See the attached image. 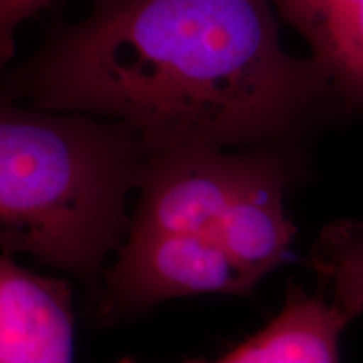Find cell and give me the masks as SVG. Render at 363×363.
Wrapping results in <instances>:
<instances>
[{
  "instance_id": "1",
  "label": "cell",
  "mask_w": 363,
  "mask_h": 363,
  "mask_svg": "<svg viewBox=\"0 0 363 363\" xmlns=\"http://www.w3.org/2000/svg\"><path fill=\"white\" fill-rule=\"evenodd\" d=\"M279 26L272 0H89L0 91L125 125L150 155L305 147L347 113L321 67L286 51Z\"/></svg>"
},
{
  "instance_id": "2",
  "label": "cell",
  "mask_w": 363,
  "mask_h": 363,
  "mask_svg": "<svg viewBox=\"0 0 363 363\" xmlns=\"http://www.w3.org/2000/svg\"><path fill=\"white\" fill-rule=\"evenodd\" d=\"M148 157L125 125L0 91V251L98 288L128 234Z\"/></svg>"
},
{
  "instance_id": "3",
  "label": "cell",
  "mask_w": 363,
  "mask_h": 363,
  "mask_svg": "<svg viewBox=\"0 0 363 363\" xmlns=\"http://www.w3.org/2000/svg\"><path fill=\"white\" fill-rule=\"evenodd\" d=\"M288 153L289 147L225 150L203 145L153 153L136 190L128 230L202 235L230 254Z\"/></svg>"
},
{
  "instance_id": "4",
  "label": "cell",
  "mask_w": 363,
  "mask_h": 363,
  "mask_svg": "<svg viewBox=\"0 0 363 363\" xmlns=\"http://www.w3.org/2000/svg\"><path fill=\"white\" fill-rule=\"evenodd\" d=\"M104 272L99 320L116 321L177 298L249 294L256 288L217 240L128 230Z\"/></svg>"
},
{
  "instance_id": "5",
  "label": "cell",
  "mask_w": 363,
  "mask_h": 363,
  "mask_svg": "<svg viewBox=\"0 0 363 363\" xmlns=\"http://www.w3.org/2000/svg\"><path fill=\"white\" fill-rule=\"evenodd\" d=\"M0 363H74V308L67 281L0 254Z\"/></svg>"
},
{
  "instance_id": "6",
  "label": "cell",
  "mask_w": 363,
  "mask_h": 363,
  "mask_svg": "<svg viewBox=\"0 0 363 363\" xmlns=\"http://www.w3.org/2000/svg\"><path fill=\"white\" fill-rule=\"evenodd\" d=\"M350 321L323 294L293 286L281 311L261 331L216 360L180 363H340V337ZM118 363H145L125 358Z\"/></svg>"
},
{
  "instance_id": "7",
  "label": "cell",
  "mask_w": 363,
  "mask_h": 363,
  "mask_svg": "<svg viewBox=\"0 0 363 363\" xmlns=\"http://www.w3.org/2000/svg\"><path fill=\"white\" fill-rule=\"evenodd\" d=\"M305 39L347 116L363 115V0H272Z\"/></svg>"
},
{
  "instance_id": "8",
  "label": "cell",
  "mask_w": 363,
  "mask_h": 363,
  "mask_svg": "<svg viewBox=\"0 0 363 363\" xmlns=\"http://www.w3.org/2000/svg\"><path fill=\"white\" fill-rule=\"evenodd\" d=\"M310 262L323 296L348 321L363 315V222L337 220L313 244Z\"/></svg>"
},
{
  "instance_id": "9",
  "label": "cell",
  "mask_w": 363,
  "mask_h": 363,
  "mask_svg": "<svg viewBox=\"0 0 363 363\" xmlns=\"http://www.w3.org/2000/svg\"><path fill=\"white\" fill-rule=\"evenodd\" d=\"M54 2L56 0H0V71L16 52V38L21 27Z\"/></svg>"
}]
</instances>
